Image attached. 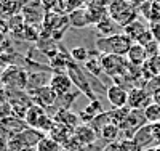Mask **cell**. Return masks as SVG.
Instances as JSON below:
<instances>
[{"label": "cell", "instance_id": "obj_16", "mask_svg": "<svg viewBox=\"0 0 160 151\" xmlns=\"http://www.w3.org/2000/svg\"><path fill=\"white\" fill-rule=\"evenodd\" d=\"M83 5L85 3L82 0H59L53 11H58V15L66 16V15H71L72 11H75L78 8H83Z\"/></svg>", "mask_w": 160, "mask_h": 151}, {"label": "cell", "instance_id": "obj_10", "mask_svg": "<svg viewBox=\"0 0 160 151\" xmlns=\"http://www.w3.org/2000/svg\"><path fill=\"white\" fill-rule=\"evenodd\" d=\"M72 135L75 137V140L82 145V146H83V145L96 143V140H98V133L95 132V129L90 127V126H87V124H80L78 127H75Z\"/></svg>", "mask_w": 160, "mask_h": 151}, {"label": "cell", "instance_id": "obj_3", "mask_svg": "<svg viewBox=\"0 0 160 151\" xmlns=\"http://www.w3.org/2000/svg\"><path fill=\"white\" fill-rule=\"evenodd\" d=\"M68 76L71 77V80H72V84L78 89V92L80 93H83V95H87V97L90 98V101H93V100H96V93L93 92V89H91V85H90V80H88V74L87 73H83V69L80 67L77 63H71L69 61V64H68Z\"/></svg>", "mask_w": 160, "mask_h": 151}, {"label": "cell", "instance_id": "obj_29", "mask_svg": "<svg viewBox=\"0 0 160 151\" xmlns=\"http://www.w3.org/2000/svg\"><path fill=\"white\" fill-rule=\"evenodd\" d=\"M151 98H152V103L155 105H160V89H157L152 95H151Z\"/></svg>", "mask_w": 160, "mask_h": 151}, {"label": "cell", "instance_id": "obj_30", "mask_svg": "<svg viewBox=\"0 0 160 151\" xmlns=\"http://www.w3.org/2000/svg\"><path fill=\"white\" fill-rule=\"evenodd\" d=\"M19 151H37V148H35V146H26V148H22V149H19Z\"/></svg>", "mask_w": 160, "mask_h": 151}, {"label": "cell", "instance_id": "obj_21", "mask_svg": "<svg viewBox=\"0 0 160 151\" xmlns=\"http://www.w3.org/2000/svg\"><path fill=\"white\" fill-rule=\"evenodd\" d=\"M144 117H146L148 124H157V122H160V105L151 103L144 109Z\"/></svg>", "mask_w": 160, "mask_h": 151}, {"label": "cell", "instance_id": "obj_1", "mask_svg": "<svg viewBox=\"0 0 160 151\" xmlns=\"http://www.w3.org/2000/svg\"><path fill=\"white\" fill-rule=\"evenodd\" d=\"M131 45H133V40L125 34H114L111 37H101L99 40H96V50L102 55L127 57Z\"/></svg>", "mask_w": 160, "mask_h": 151}, {"label": "cell", "instance_id": "obj_25", "mask_svg": "<svg viewBox=\"0 0 160 151\" xmlns=\"http://www.w3.org/2000/svg\"><path fill=\"white\" fill-rule=\"evenodd\" d=\"M83 113H85V114H88L91 119H95L96 116L102 114L104 111H102V106H101V103H99L98 100H93V101H90V103L85 106Z\"/></svg>", "mask_w": 160, "mask_h": 151}, {"label": "cell", "instance_id": "obj_26", "mask_svg": "<svg viewBox=\"0 0 160 151\" xmlns=\"http://www.w3.org/2000/svg\"><path fill=\"white\" fill-rule=\"evenodd\" d=\"M38 2H40V5L43 7L45 11H53L59 0H38Z\"/></svg>", "mask_w": 160, "mask_h": 151}, {"label": "cell", "instance_id": "obj_20", "mask_svg": "<svg viewBox=\"0 0 160 151\" xmlns=\"http://www.w3.org/2000/svg\"><path fill=\"white\" fill-rule=\"evenodd\" d=\"M18 0H3L2 3H0V18L3 16H15L18 15Z\"/></svg>", "mask_w": 160, "mask_h": 151}, {"label": "cell", "instance_id": "obj_9", "mask_svg": "<svg viewBox=\"0 0 160 151\" xmlns=\"http://www.w3.org/2000/svg\"><path fill=\"white\" fill-rule=\"evenodd\" d=\"M133 140H135V143H136L142 151H146V149H152V148L158 146V142L154 138V135H152V130H151V126H149V124L142 126V127L135 133Z\"/></svg>", "mask_w": 160, "mask_h": 151}, {"label": "cell", "instance_id": "obj_24", "mask_svg": "<svg viewBox=\"0 0 160 151\" xmlns=\"http://www.w3.org/2000/svg\"><path fill=\"white\" fill-rule=\"evenodd\" d=\"M37 151H61V145H58L55 140H51L50 137H43L42 140L37 143Z\"/></svg>", "mask_w": 160, "mask_h": 151}, {"label": "cell", "instance_id": "obj_31", "mask_svg": "<svg viewBox=\"0 0 160 151\" xmlns=\"http://www.w3.org/2000/svg\"><path fill=\"white\" fill-rule=\"evenodd\" d=\"M82 2H83V3H85V5H90V3H91V2H95V0H82Z\"/></svg>", "mask_w": 160, "mask_h": 151}, {"label": "cell", "instance_id": "obj_2", "mask_svg": "<svg viewBox=\"0 0 160 151\" xmlns=\"http://www.w3.org/2000/svg\"><path fill=\"white\" fill-rule=\"evenodd\" d=\"M24 122L28 127L40 130V132H50L53 124H55L53 117H50L45 113V108L38 106V105H31L28 108V113L24 116Z\"/></svg>", "mask_w": 160, "mask_h": 151}, {"label": "cell", "instance_id": "obj_23", "mask_svg": "<svg viewBox=\"0 0 160 151\" xmlns=\"http://www.w3.org/2000/svg\"><path fill=\"white\" fill-rule=\"evenodd\" d=\"M69 55H71V58L74 60V63H87L88 61V58H90V51L85 48V47H74V48H71V51H69Z\"/></svg>", "mask_w": 160, "mask_h": 151}, {"label": "cell", "instance_id": "obj_18", "mask_svg": "<svg viewBox=\"0 0 160 151\" xmlns=\"http://www.w3.org/2000/svg\"><path fill=\"white\" fill-rule=\"evenodd\" d=\"M146 31H148V27H146L141 21H138V19H135V21H133V23H130L127 27H125V35H128L131 40H135V42H136V40L146 32Z\"/></svg>", "mask_w": 160, "mask_h": 151}, {"label": "cell", "instance_id": "obj_7", "mask_svg": "<svg viewBox=\"0 0 160 151\" xmlns=\"http://www.w3.org/2000/svg\"><path fill=\"white\" fill-rule=\"evenodd\" d=\"M48 85H50V89L56 93V97H58V100L59 98H62V97H66L69 92H71V89H72V80H71V77L66 74V73H55L51 77H50V82H48Z\"/></svg>", "mask_w": 160, "mask_h": 151}, {"label": "cell", "instance_id": "obj_8", "mask_svg": "<svg viewBox=\"0 0 160 151\" xmlns=\"http://www.w3.org/2000/svg\"><path fill=\"white\" fill-rule=\"evenodd\" d=\"M152 103L151 95L146 92L141 87H133L128 92V108L130 109H139V111H144L146 108Z\"/></svg>", "mask_w": 160, "mask_h": 151}, {"label": "cell", "instance_id": "obj_14", "mask_svg": "<svg viewBox=\"0 0 160 151\" xmlns=\"http://www.w3.org/2000/svg\"><path fill=\"white\" fill-rule=\"evenodd\" d=\"M72 130L71 129H68L66 126H62V124H58V122H55L53 124V127H51V130L48 132V137L51 140H55L58 145H61V148L68 143V140L72 137Z\"/></svg>", "mask_w": 160, "mask_h": 151}, {"label": "cell", "instance_id": "obj_19", "mask_svg": "<svg viewBox=\"0 0 160 151\" xmlns=\"http://www.w3.org/2000/svg\"><path fill=\"white\" fill-rule=\"evenodd\" d=\"M115 21L112 19V18H104L102 21H99L98 24H96V29H98V32L101 34V37H111V35H114V34H117L115 32Z\"/></svg>", "mask_w": 160, "mask_h": 151}, {"label": "cell", "instance_id": "obj_5", "mask_svg": "<svg viewBox=\"0 0 160 151\" xmlns=\"http://www.w3.org/2000/svg\"><path fill=\"white\" fill-rule=\"evenodd\" d=\"M106 98L112 105L114 109L127 108L128 106V90L120 84H112L106 90Z\"/></svg>", "mask_w": 160, "mask_h": 151}, {"label": "cell", "instance_id": "obj_17", "mask_svg": "<svg viewBox=\"0 0 160 151\" xmlns=\"http://www.w3.org/2000/svg\"><path fill=\"white\" fill-rule=\"evenodd\" d=\"M120 133H122L120 127H117L115 124L109 122L108 126H104V127H102V130L99 132V137H101V138H102L106 143H115V142H118Z\"/></svg>", "mask_w": 160, "mask_h": 151}, {"label": "cell", "instance_id": "obj_11", "mask_svg": "<svg viewBox=\"0 0 160 151\" xmlns=\"http://www.w3.org/2000/svg\"><path fill=\"white\" fill-rule=\"evenodd\" d=\"M34 101H35V105L45 108V106L55 105L58 101V97H56V93L50 89V85H47V87L34 90Z\"/></svg>", "mask_w": 160, "mask_h": 151}, {"label": "cell", "instance_id": "obj_32", "mask_svg": "<svg viewBox=\"0 0 160 151\" xmlns=\"http://www.w3.org/2000/svg\"><path fill=\"white\" fill-rule=\"evenodd\" d=\"M149 151H160V145H158V146H155V148H152V149H149Z\"/></svg>", "mask_w": 160, "mask_h": 151}, {"label": "cell", "instance_id": "obj_4", "mask_svg": "<svg viewBox=\"0 0 160 151\" xmlns=\"http://www.w3.org/2000/svg\"><path fill=\"white\" fill-rule=\"evenodd\" d=\"M101 64L102 71L114 79H117L122 74H127L130 69V63L127 57H118V55H101Z\"/></svg>", "mask_w": 160, "mask_h": 151}, {"label": "cell", "instance_id": "obj_33", "mask_svg": "<svg viewBox=\"0 0 160 151\" xmlns=\"http://www.w3.org/2000/svg\"><path fill=\"white\" fill-rule=\"evenodd\" d=\"M2 2H3V0H0V3H2Z\"/></svg>", "mask_w": 160, "mask_h": 151}, {"label": "cell", "instance_id": "obj_22", "mask_svg": "<svg viewBox=\"0 0 160 151\" xmlns=\"http://www.w3.org/2000/svg\"><path fill=\"white\" fill-rule=\"evenodd\" d=\"M83 66H85V71H87L88 74H91V76H95V77H98V76L102 73L101 58L98 60L96 57H91V53H90V58H88V61H87Z\"/></svg>", "mask_w": 160, "mask_h": 151}, {"label": "cell", "instance_id": "obj_27", "mask_svg": "<svg viewBox=\"0 0 160 151\" xmlns=\"http://www.w3.org/2000/svg\"><path fill=\"white\" fill-rule=\"evenodd\" d=\"M151 126V130H152V135H154V138L158 142L160 145V122H157V124H149Z\"/></svg>", "mask_w": 160, "mask_h": 151}, {"label": "cell", "instance_id": "obj_6", "mask_svg": "<svg viewBox=\"0 0 160 151\" xmlns=\"http://www.w3.org/2000/svg\"><path fill=\"white\" fill-rule=\"evenodd\" d=\"M2 82L7 84L8 87H16V89H24L29 84L28 74H26L22 69L16 66H8L5 73L2 74Z\"/></svg>", "mask_w": 160, "mask_h": 151}, {"label": "cell", "instance_id": "obj_28", "mask_svg": "<svg viewBox=\"0 0 160 151\" xmlns=\"http://www.w3.org/2000/svg\"><path fill=\"white\" fill-rule=\"evenodd\" d=\"M8 31H10L8 21H7L5 18H0V34H3V35H5V32H8Z\"/></svg>", "mask_w": 160, "mask_h": 151}, {"label": "cell", "instance_id": "obj_12", "mask_svg": "<svg viewBox=\"0 0 160 151\" xmlns=\"http://www.w3.org/2000/svg\"><path fill=\"white\" fill-rule=\"evenodd\" d=\"M53 121L58 122V124L66 126L68 129H71L72 132H74V129H75V127H78V126H80V124H78V121H80L78 114H74V113H71V109H62V108H61V109H58V113L55 114Z\"/></svg>", "mask_w": 160, "mask_h": 151}, {"label": "cell", "instance_id": "obj_15", "mask_svg": "<svg viewBox=\"0 0 160 151\" xmlns=\"http://www.w3.org/2000/svg\"><path fill=\"white\" fill-rule=\"evenodd\" d=\"M68 19H69V26L75 27V29H85L87 26L91 24L87 8H78V10L72 11L71 15H68Z\"/></svg>", "mask_w": 160, "mask_h": 151}, {"label": "cell", "instance_id": "obj_13", "mask_svg": "<svg viewBox=\"0 0 160 151\" xmlns=\"http://www.w3.org/2000/svg\"><path fill=\"white\" fill-rule=\"evenodd\" d=\"M127 60L131 66L141 67L146 64V60H148V53H146V48L139 44H133L131 48L127 53Z\"/></svg>", "mask_w": 160, "mask_h": 151}]
</instances>
